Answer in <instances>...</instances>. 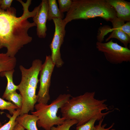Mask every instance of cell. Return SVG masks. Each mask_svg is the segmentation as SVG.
Masks as SVG:
<instances>
[{"label": "cell", "instance_id": "5bb4252c", "mask_svg": "<svg viewBox=\"0 0 130 130\" xmlns=\"http://www.w3.org/2000/svg\"><path fill=\"white\" fill-rule=\"evenodd\" d=\"M112 32L106 41H107L111 38L116 39L123 44L124 47L128 48V45L130 43V36L120 29L113 28Z\"/></svg>", "mask_w": 130, "mask_h": 130}, {"label": "cell", "instance_id": "8fae6325", "mask_svg": "<svg viewBox=\"0 0 130 130\" xmlns=\"http://www.w3.org/2000/svg\"><path fill=\"white\" fill-rule=\"evenodd\" d=\"M14 69L2 72L0 73L1 77H5L7 80V84L6 89L2 97L3 99L8 94L16 91L18 89V85L14 84L13 81V75Z\"/></svg>", "mask_w": 130, "mask_h": 130}, {"label": "cell", "instance_id": "ba28073f", "mask_svg": "<svg viewBox=\"0 0 130 130\" xmlns=\"http://www.w3.org/2000/svg\"><path fill=\"white\" fill-rule=\"evenodd\" d=\"M40 8L33 20L37 26V34L40 38H45L47 30L46 23L48 20V0H42Z\"/></svg>", "mask_w": 130, "mask_h": 130}, {"label": "cell", "instance_id": "2e32d148", "mask_svg": "<svg viewBox=\"0 0 130 130\" xmlns=\"http://www.w3.org/2000/svg\"><path fill=\"white\" fill-rule=\"evenodd\" d=\"M20 109L18 108L15 110L12 116L6 114V117L9 119L8 121L0 127V130H13L16 123V118L20 115Z\"/></svg>", "mask_w": 130, "mask_h": 130}, {"label": "cell", "instance_id": "44dd1931", "mask_svg": "<svg viewBox=\"0 0 130 130\" xmlns=\"http://www.w3.org/2000/svg\"><path fill=\"white\" fill-rule=\"evenodd\" d=\"M59 9L62 13L67 12L71 8L73 3V0H58Z\"/></svg>", "mask_w": 130, "mask_h": 130}, {"label": "cell", "instance_id": "8992f818", "mask_svg": "<svg viewBox=\"0 0 130 130\" xmlns=\"http://www.w3.org/2000/svg\"><path fill=\"white\" fill-rule=\"evenodd\" d=\"M55 66L51 55H46L39 73L40 86L37 95V102L38 103L47 104L50 100L49 90L51 77Z\"/></svg>", "mask_w": 130, "mask_h": 130}, {"label": "cell", "instance_id": "6da1fadb", "mask_svg": "<svg viewBox=\"0 0 130 130\" xmlns=\"http://www.w3.org/2000/svg\"><path fill=\"white\" fill-rule=\"evenodd\" d=\"M95 92H86L82 95L70 98L60 108L62 117L66 119H74L78 123L77 127L82 125L93 118L100 120L111 111L104 104L106 99L98 100L95 98Z\"/></svg>", "mask_w": 130, "mask_h": 130}, {"label": "cell", "instance_id": "9a60e30c", "mask_svg": "<svg viewBox=\"0 0 130 130\" xmlns=\"http://www.w3.org/2000/svg\"><path fill=\"white\" fill-rule=\"evenodd\" d=\"M111 22L113 28L120 29L130 36V21L127 22L125 23L124 20L116 17Z\"/></svg>", "mask_w": 130, "mask_h": 130}, {"label": "cell", "instance_id": "3957f363", "mask_svg": "<svg viewBox=\"0 0 130 130\" xmlns=\"http://www.w3.org/2000/svg\"><path fill=\"white\" fill-rule=\"evenodd\" d=\"M42 64L41 60L36 59L32 61L31 66L29 68L22 65L19 66L21 78L18 85V90L22 98L20 115L34 110L37 102L36 91L39 81L38 76Z\"/></svg>", "mask_w": 130, "mask_h": 130}, {"label": "cell", "instance_id": "7c38bea8", "mask_svg": "<svg viewBox=\"0 0 130 130\" xmlns=\"http://www.w3.org/2000/svg\"><path fill=\"white\" fill-rule=\"evenodd\" d=\"M16 63L15 57L9 56L6 53H0V73L14 69Z\"/></svg>", "mask_w": 130, "mask_h": 130}, {"label": "cell", "instance_id": "d6986e66", "mask_svg": "<svg viewBox=\"0 0 130 130\" xmlns=\"http://www.w3.org/2000/svg\"><path fill=\"white\" fill-rule=\"evenodd\" d=\"M18 107L12 102L6 101L0 98V110H8L11 115H13L16 110Z\"/></svg>", "mask_w": 130, "mask_h": 130}, {"label": "cell", "instance_id": "d4e9b609", "mask_svg": "<svg viewBox=\"0 0 130 130\" xmlns=\"http://www.w3.org/2000/svg\"><path fill=\"white\" fill-rule=\"evenodd\" d=\"M2 125V124L0 121V127Z\"/></svg>", "mask_w": 130, "mask_h": 130}, {"label": "cell", "instance_id": "4fadbf2b", "mask_svg": "<svg viewBox=\"0 0 130 130\" xmlns=\"http://www.w3.org/2000/svg\"><path fill=\"white\" fill-rule=\"evenodd\" d=\"M48 20L54 18L63 19L64 15L60 11L56 0H48Z\"/></svg>", "mask_w": 130, "mask_h": 130}, {"label": "cell", "instance_id": "7a4b0ae2", "mask_svg": "<svg viewBox=\"0 0 130 130\" xmlns=\"http://www.w3.org/2000/svg\"><path fill=\"white\" fill-rule=\"evenodd\" d=\"M97 17L111 22L117 17L116 12L105 0H73L63 21L66 25L72 20Z\"/></svg>", "mask_w": 130, "mask_h": 130}, {"label": "cell", "instance_id": "277c9868", "mask_svg": "<svg viewBox=\"0 0 130 130\" xmlns=\"http://www.w3.org/2000/svg\"><path fill=\"white\" fill-rule=\"evenodd\" d=\"M71 97L70 94H61L49 104L38 103L36 104L34 106L36 111L31 112L38 117L37 124L38 126L45 130H51L54 125L61 124L66 119L63 117L58 116L57 112Z\"/></svg>", "mask_w": 130, "mask_h": 130}, {"label": "cell", "instance_id": "603a6c76", "mask_svg": "<svg viewBox=\"0 0 130 130\" xmlns=\"http://www.w3.org/2000/svg\"><path fill=\"white\" fill-rule=\"evenodd\" d=\"M13 1V0H0L1 8L4 10L10 8Z\"/></svg>", "mask_w": 130, "mask_h": 130}, {"label": "cell", "instance_id": "7402d4cb", "mask_svg": "<svg viewBox=\"0 0 130 130\" xmlns=\"http://www.w3.org/2000/svg\"><path fill=\"white\" fill-rule=\"evenodd\" d=\"M104 117H103L102 119L99 120L98 125L95 126L96 128V130H115L114 129H111L114 125V123H113L109 127L106 128H105V127L107 125L106 124H105L102 125Z\"/></svg>", "mask_w": 130, "mask_h": 130}, {"label": "cell", "instance_id": "ffe728a7", "mask_svg": "<svg viewBox=\"0 0 130 130\" xmlns=\"http://www.w3.org/2000/svg\"><path fill=\"white\" fill-rule=\"evenodd\" d=\"M97 120H98L97 118H92L84 124L77 127L76 130H96L94 124Z\"/></svg>", "mask_w": 130, "mask_h": 130}, {"label": "cell", "instance_id": "9c48e42d", "mask_svg": "<svg viewBox=\"0 0 130 130\" xmlns=\"http://www.w3.org/2000/svg\"><path fill=\"white\" fill-rule=\"evenodd\" d=\"M113 8L117 17L125 22L130 21V2L124 0H105Z\"/></svg>", "mask_w": 130, "mask_h": 130}, {"label": "cell", "instance_id": "30bf717a", "mask_svg": "<svg viewBox=\"0 0 130 130\" xmlns=\"http://www.w3.org/2000/svg\"><path fill=\"white\" fill-rule=\"evenodd\" d=\"M38 120L36 115L26 113L17 117L16 121L27 130H38L37 126Z\"/></svg>", "mask_w": 130, "mask_h": 130}, {"label": "cell", "instance_id": "ac0fdd59", "mask_svg": "<svg viewBox=\"0 0 130 130\" xmlns=\"http://www.w3.org/2000/svg\"><path fill=\"white\" fill-rule=\"evenodd\" d=\"M78 123V121L75 119H66L61 124L52 127L51 130H69L71 127Z\"/></svg>", "mask_w": 130, "mask_h": 130}, {"label": "cell", "instance_id": "cb8c5ba5", "mask_svg": "<svg viewBox=\"0 0 130 130\" xmlns=\"http://www.w3.org/2000/svg\"><path fill=\"white\" fill-rule=\"evenodd\" d=\"M25 129L20 124L16 122L13 130H25Z\"/></svg>", "mask_w": 130, "mask_h": 130}, {"label": "cell", "instance_id": "e0dca14e", "mask_svg": "<svg viewBox=\"0 0 130 130\" xmlns=\"http://www.w3.org/2000/svg\"><path fill=\"white\" fill-rule=\"evenodd\" d=\"M4 99L9 102L12 101L19 108L21 109L22 104V98L21 95L18 94L16 91L8 94Z\"/></svg>", "mask_w": 130, "mask_h": 130}, {"label": "cell", "instance_id": "5b68a950", "mask_svg": "<svg viewBox=\"0 0 130 130\" xmlns=\"http://www.w3.org/2000/svg\"><path fill=\"white\" fill-rule=\"evenodd\" d=\"M96 47L102 52L107 60L110 63L117 64L130 61V50L114 42L112 40L106 43L97 41Z\"/></svg>", "mask_w": 130, "mask_h": 130}, {"label": "cell", "instance_id": "52a82bcc", "mask_svg": "<svg viewBox=\"0 0 130 130\" xmlns=\"http://www.w3.org/2000/svg\"><path fill=\"white\" fill-rule=\"evenodd\" d=\"M52 20L55 25V30L53 39L50 45L51 52V56L55 66L60 68L64 64L61 57L60 49L65 34L66 25L63 19L54 18Z\"/></svg>", "mask_w": 130, "mask_h": 130}]
</instances>
